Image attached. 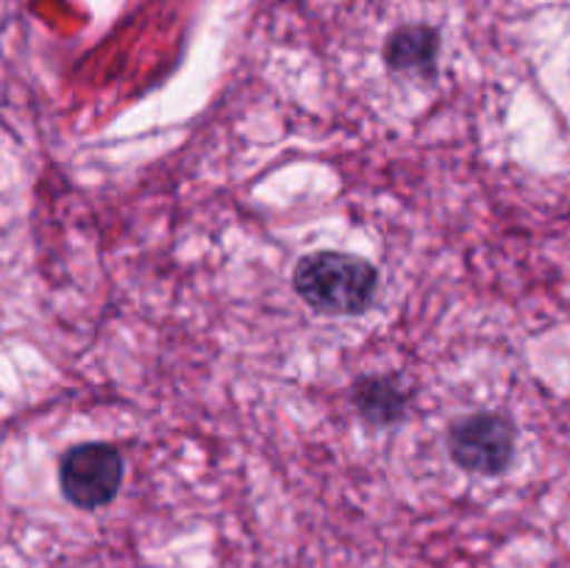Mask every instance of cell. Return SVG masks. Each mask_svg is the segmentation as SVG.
<instances>
[{"label": "cell", "instance_id": "4", "mask_svg": "<svg viewBox=\"0 0 570 568\" xmlns=\"http://www.w3.org/2000/svg\"><path fill=\"white\" fill-rule=\"evenodd\" d=\"M390 70H434L438 59V33L423 26H406L387 39L384 48Z\"/></svg>", "mask_w": 570, "mask_h": 568}, {"label": "cell", "instance_id": "3", "mask_svg": "<svg viewBox=\"0 0 570 568\" xmlns=\"http://www.w3.org/2000/svg\"><path fill=\"white\" fill-rule=\"evenodd\" d=\"M451 460L471 473H504L515 454V427L495 412H476L456 421L449 432Z\"/></svg>", "mask_w": 570, "mask_h": 568}, {"label": "cell", "instance_id": "5", "mask_svg": "<svg viewBox=\"0 0 570 568\" xmlns=\"http://www.w3.org/2000/svg\"><path fill=\"white\" fill-rule=\"evenodd\" d=\"M354 404L367 421L387 427V423H395L404 418L406 393L399 388L395 379H384V376L362 379L354 390Z\"/></svg>", "mask_w": 570, "mask_h": 568}, {"label": "cell", "instance_id": "1", "mask_svg": "<svg viewBox=\"0 0 570 568\" xmlns=\"http://www.w3.org/2000/svg\"><path fill=\"white\" fill-rule=\"evenodd\" d=\"M293 287L321 315H362L376 298L379 271L362 256L317 251L295 265Z\"/></svg>", "mask_w": 570, "mask_h": 568}, {"label": "cell", "instance_id": "2", "mask_svg": "<svg viewBox=\"0 0 570 568\" xmlns=\"http://www.w3.org/2000/svg\"><path fill=\"white\" fill-rule=\"evenodd\" d=\"M122 457L115 445L81 443L65 451L59 460V488L70 505L98 510L117 496L122 484Z\"/></svg>", "mask_w": 570, "mask_h": 568}]
</instances>
